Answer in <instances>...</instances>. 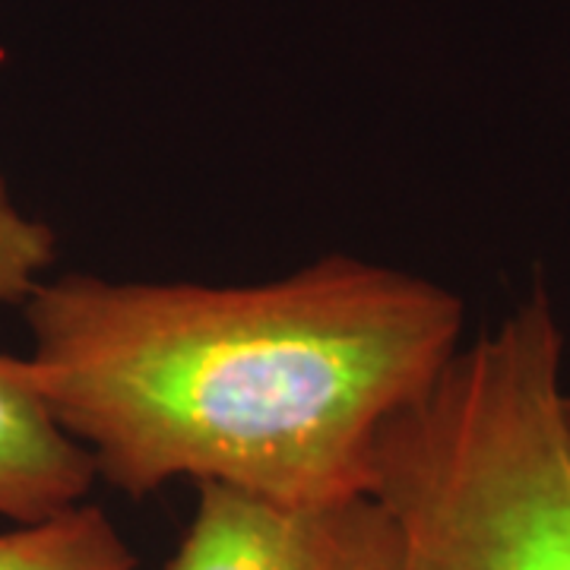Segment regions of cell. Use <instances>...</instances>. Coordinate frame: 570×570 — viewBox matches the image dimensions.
<instances>
[{
  "mask_svg": "<svg viewBox=\"0 0 570 570\" xmlns=\"http://www.w3.org/2000/svg\"><path fill=\"white\" fill-rule=\"evenodd\" d=\"M26 321V377L108 485L314 504L371 491L384 425L460 348L463 302L330 254L257 285L70 273L36 285Z\"/></svg>",
  "mask_w": 570,
  "mask_h": 570,
  "instance_id": "obj_1",
  "label": "cell"
},
{
  "mask_svg": "<svg viewBox=\"0 0 570 570\" xmlns=\"http://www.w3.org/2000/svg\"><path fill=\"white\" fill-rule=\"evenodd\" d=\"M371 494L396 570H570V393L546 285L390 419Z\"/></svg>",
  "mask_w": 570,
  "mask_h": 570,
  "instance_id": "obj_2",
  "label": "cell"
},
{
  "mask_svg": "<svg viewBox=\"0 0 570 570\" xmlns=\"http://www.w3.org/2000/svg\"><path fill=\"white\" fill-rule=\"evenodd\" d=\"M165 570H396L400 539L377 494L285 504L204 482Z\"/></svg>",
  "mask_w": 570,
  "mask_h": 570,
  "instance_id": "obj_3",
  "label": "cell"
},
{
  "mask_svg": "<svg viewBox=\"0 0 570 570\" xmlns=\"http://www.w3.org/2000/svg\"><path fill=\"white\" fill-rule=\"evenodd\" d=\"M96 479L89 450L55 422L22 358L0 352V517L32 523L77 508Z\"/></svg>",
  "mask_w": 570,
  "mask_h": 570,
  "instance_id": "obj_4",
  "label": "cell"
},
{
  "mask_svg": "<svg viewBox=\"0 0 570 570\" xmlns=\"http://www.w3.org/2000/svg\"><path fill=\"white\" fill-rule=\"evenodd\" d=\"M118 527L105 510L77 504L0 532V570H134Z\"/></svg>",
  "mask_w": 570,
  "mask_h": 570,
  "instance_id": "obj_5",
  "label": "cell"
},
{
  "mask_svg": "<svg viewBox=\"0 0 570 570\" xmlns=\"http://www.w3.org/2000/svg\"><path fill=\"white\" fill-rule=\"evenodd\" d=\"M55 261L51 228L13 204L0 175V305L26 302Z\"/></svg>",
  "mask_w": 570,
  "mask_h": 570,
  "instance_id": "obj_6",
  "label": "cell"
}]
</instances>
